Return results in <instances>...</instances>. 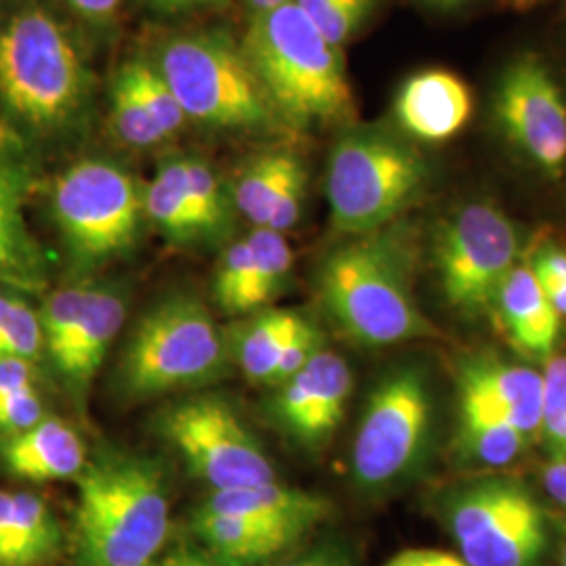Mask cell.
Returning <instances> with one entry per match:
<instances>
[{
	"instance_id": "obj_39",
	"label": "cell",
	"mask_w": 566,
	"mask_h": 566,
	"mask_svg": "<svg viewBox=\"0 0 566 566\" xmlns=\"http://www.w3.org/2000/svg\"><path fill=\"white\" fill-rule=\"evenodd\" d=\"M44 416V403L36 386L21 390L18 395L0 401V437L7 439L20 434L23 430L39 424Z\"/></svg>"
},
{
	"instance_id": "obj_35",
	"label": "cell",
	"mask_w": 566,
	"mask_h": 566,
	"mask_svg": "<svg viewBox=\"0 0 566 566\" xmlns=\"http://www.w3.org/2000/svg\"><path fill=\"white\" fill-rule=\"evenodd\" d=\"M539 437L554 460L566 458V355L546 361Z\"/></svg>"
},
{
	"instance_id": "obj_36",
	"label": "cell",
	"mask_w": 566,
	"mask_h": 566,
	"mask_svg": "<svg viewBox=\"0 0 566 566\" xmlns=\"http://www.w3.org/2000/svg\"><path fill=\"white\" fill-rule=\"evenodd\" d=\"M252 277V252L248 238L231 243L221 256L214 277L217 303L227 313H245V296Z\"/></svg>"
},
{
	"instance_id": "obj_45",
	"label": "cell",
	"mask_w": 566,
	"mask_h": 566,
	"mask_svg": "<svg viewBox=\"0 0 566 566\" xmlns=\"http://www.w3.org/2000/svg\"><path fill=\"white\" fill-rule=\"evenodd\" d=\"M542 481L546 486L547 493L558 502L566 506V458L560 460H552L542 472Z\"/></svg>"
},
{
	"instance_id": "obj_30",
	"label": "cell",
	"mask_w": 566,
	"mask_h": 566,
	"mask_svg": "<svg viewBox=\"0 0 566 566\" xmlns=\"http://www.w3.org/2000/svg\"><path fill=\"white\" fill-rule=\"evenodd\" d=\"M118 72L124 76V81L128 82L133 93L139 97V102L145 105V109L151 114V118L158 122L164 135L168 139L175 137L185 126L187 116L172 88L156 70V65L151 61H126Z\"/></svg>"
},
{
	"instance_id": "obj_37",
	"label": "cell",
	"mask_w": 566,
	"mask_h": 566,
	"mask_svg": "<svg viewBox=\"0 0 566 566\" xmlns=\"http://www.w3.org/2000/svg\"><path fill=\"white\" fill-rule=\"evenodd\" d=\"M324 348V338L322 332L315 324H311L306 317L301 319L298 327L294 329V334L290 336V340L283 348L280 364L275 367L273 380L271 385L280 386L290 380L296 371H301L304 365L308 364L319 350Z\"/></svg>"
},
{
	"instance_id": "obj_12",
	"label": "cell",
	"mask_w": 566,
	"mask_h": 566,
	"mask_svg": "<svg viewBox=\"0 0 566 566\" xmlns=\"http://www.w3.org/2000/svg\"><path fill=\"white\" fill-rule=\"evenodd\" d=\"M160 428L189 472L214 491L277 481L269 453L224 399H185L164 411Z\"/></svg>"
},
{
	"instance_id": "obj_53",
	"label": "cell",
	"mask_w": 566,
	"mask_h": 566,
	"mask_svg": "<svg viewBox=\"0 0 566 566\" xmlns=\"http://www.w3.org/2000/svg\"><path fill=\"white\" fill-rule=\"evenodd\" d=\"M2 7H4V0H0V11H2Z\"/></svg>"
},
{
	"instance_id": "obj_44",
	"label": "cell",
	"mask_w": 566,
	"mask_h": 566,
	"mask_svg": "<svg viewBox=\"0 0 566 566\" xmlns=\"http://www.w3.org/2000/svg\"><path fill=\"white\" fill-rule=\"evenodd\" d=\"M266 566H350V563L343 552H338L334 547H315L304 554H296L292 558Z\"/></svg>"
},
{
	"instance_id": "obj_5",
	"label": "cell",
	"mask_w": 566,
	"mask_h": 566,
	"mask_svg": "<svg viewBox=\"0 0 566 566\" xmlns=\"http://www.w3.org/2000/svg\"><path fill=\"white\" fill-rule=\"evenodd\" d=\"M428 177V163L411 143L378 128H350L327 163L332 224L350 238L390 227L422 196Z\"/></svg>"
},
{
	"instance_id": "obj_38",
	"label": "cell",
	"mask_w": 566,
	"mask_h": 566,
	"mask_svg": "<svg viewBox=\"0 0 566 566\" xmlns=\"http://www.w3.org/2000/svg\"><path fill=\"white\" fill-rule=\"evenodd\" d=\"M304 191H306V168L301 160L283 182L280 198L273 206L269 223L264 229L285 233L287 229H292L294 224L298 223L301 214H303Z\"/></svg>"
},
{
	"instance_id": "obj_22",
	"label": "cell",
	"mask_w": 566,
	"mask_h": 566,
	"mask_svg": "<svg viewBox=\"0 0 566 566\" xmlns=\"http://www.w3.org/2000/svg\"><path fill=\"white\" fill-rule=\"evenodd\" d=\"M191 533L208 556L221 566L269 565L273 558L298 546L282 533L245 521L242 516L196 507Z\"/></svg>"
},
{
	"instance_id": "obj_33",
	"label": "cell",
	"mask_w": 566,
	"mask_h": 566,
	"mask_svg": "<svg viewBox=\"0 0 566 566\" xmlns=\"http://www.w3.org/2000/svg\"><path fill=\"white\" fill-rule=\"evenodd\" d=\"M294 4L338 49L364 28L376 9V0H296Z\"/></svg>"
},
{
	"instance_id": "obj_49",
	"label": "cell",
	"mask_w": 566,
	"mask_h": 566,
	"mask_svg": "<svg viewBox=\"0 0 566 566\" xmlns=\"http://www.w3.org/2000/svg\"><path fill=\"white\" fill-rule=\"evenodd\" d=\"M296 0H248L250 9H252V15L254 13H266V11H273V9H280L285 4H294Z\"/></svg>"
},
{
	"instance_id": "obj_27",
	"label": "cell",
	"mask_w": 566,
	"mask_h": 566,
	"mask_svg": "<svg viewBox=\"0 0 566 566\" xmlns=\"http://www.w3.org/2000/svg\"><path fill=\"white\" fill-rule=\"evenodd\" d=\"M298 163L301 158L294 151H266L245 164L233 185L231 198L254 229L266 227L283 182Z\"/></svg>"
},
{
	"instance_id": "obj_48",
	"label": "cell",
	"mask_w": 566,
	"mask_h": 566,
	"mask_svg": "<svg viewBox=\"0 0 566 566\" xmlns=\"http://www.w3.org/2000/svg\"><path fill=\"white\" fill-rule=\"evenodd\" d=\"M156 9L163 11H189V9H202V7H212L223 0H147Z\"/></svg>"
},
{
	"instance_id": "obj_14",
	"label": "cell",
	"mask_w": 566,
	"mask_h": 566,
	"mask_svg": "<svg viewBox=\"0 0 566 566\" xmlns=\"http://www.w3.org/2000/svg\"><path fill=\"white\" fill-rule=\"evenodd\" d=\"M350 392V367L338 353L322 348L301 371L280 385L273 411L294 441L319 447L334 437L343 422Z\"/></svg>"
},
{
	"instance_id": "obj_34",
	"label": "cell",
	"mask_w": 566,
	"mask_h": 566,
	"mask_svg": "<svg viewBox=\"0 0 566 566\" xmlns=\"http://www.w3.org/2000/svg\"><path fill=\"white\" fill-rule=\"evenodd\" d=\"M88 287L91 285H70L53 292L44 301L41 313L42 340L51 364L60 357L74 332V325L86 304Z\"/></svg>"
},
{
	"instance_id": "obj_17",
	"label": "cell",
	"mask_w": 566,
	"mask_h": 566,
	"mask_svg": "<svg viewBox=\"0 0 566 566\" xmlns=\"http://www.w3.org/2000/svg\"><path fill=\"white\" fill-rule=\"evenodd\" d=\"M200 507L242 516L245 521L282 533L296 544H301L311 531L325 523L332 514V502L325 500L324 495L283 485L280 481L231 491H212Z\"/></svg>"
},
{
	"instance_id": "obj_46",
	"label": "cell",
	"mask_w": 566,
	"mask_h": 566,
	"mask_svg": "<svg viewBox=\"0 0 566 566\" xmlns=\"http://www.w3.org/2000/svg\"><path fill=\"white\" fill-rule=\"evenodd\" d=\"M11 510H13V493L0 491V566H4V560H7Z\"/></svg>"
},
{
	"instance_id": "obj_29",
	"label": "cell",
	"mask_w": 566,
	"mask_h": 566,
	"mask_svg": "<svg viewBox=\"0 0 566 566\" xmlns=\"http://www.w3.org/2000/svg\"><path fill=\"white\" fill-rule=\"evenodd\" d=\"M252 252V277L245 296V313L261 311L283 287L292 269V250L283 233L259 227L248 235Z\"/></svg>"
},
{
	"instance_id": "obj_47",
	"label": "cell",
	"mask_w": 566,
	"mask_h": 566,
	"mask_svg": "<svg viewBox=\"0 0 566 566\" xmlns=\"http://www.w3.org/2000/svg\"><path fill=\"white\" fill-rule=\"evenodd\" d=\"M539 282V280H537ZM547 303L554 306V311L560 315V319L566 317V280L563 282H539Z\"/></svg>"
},
{
	"instance_id": "obj_15",
	"label": "cell",
	"mask_w": 566,
	"mask_h": 566,
	"mask_svg": "<svg viewBox=\"0 0 566 566\" xmlns=\"http://www.w3.org/2000/svg\"><path fill=\"white\" fill-rule=\"evenodd\" d=\"M32 163L20 130L0 120V285L32 287L41 282V250L25 223Z\"/></svg>"
},
{
	"instance_id": "obj_31",
	"label": "cell",
	"mask_w": 566,
	"mask_h": 566,
	"mask_svg": "<svg viewBox=\"0 0 566 566\" xmlns=\"http://www.w3.org/2000/svg\"><path fill=\"white\" fill-rule=\"evenodd\" d=\"M109 120L116 139L133 149H149L168 139L120 72L109 91Z\"/></svg>"
},
{
	"instance_id": "obj_4",
	"label": "cell",
	"mask_w": 566,
	"mask_h": 566,
	"mask_svg": "<svg viewBox=\"0 0 566 566\" xmlns=\"http://www.w3.org/2000/svg\"><path fill=\"white\" fill-rule=\"evenodd\" d=\"M325 311L364 346H392L432 336L409 287L407 248L388 227L334 248L317 273Z\"/></svg>"
},
{
	"instance_id": "obj_16",
	"label": "cell",
	"mask_w": 566,
	"mask_h": 566,
	"mask_svg": "<svg viewBox=\"0 0 566 566\" xmlns=\"http://www.w3.org/2000/svg\"><path fill=\"white\" fill-rule=\"evenodd\" d=\"M460 399L516 426L525 437H539L544 411V371L507 364L491 355L465 359L458 371Z\"/></svg>"
},
{
	"instance_id": "obj_21",
	"label": "cell",
	"mask_w": 566,
	"mask_h": 566,
	"mask_svg": "<svg viewBox=\"0 0 566 566\" xmlns=\"http://www.w3.org/2000/svg\"><path fill=\"white\" fill-rule=\"evenodd\" d=\"M495 313L516 350L539 361L554 357L563 319L547 303L531 264L518 261L507 273L495 301Z\"/></svg>"
},
{
	"instance_id": "obj_52",
	"label": "cell",
	"mask_w": 566,
	"mask_h": 566,
	"mask_svg": "<svg viewBox=\"0 0 566 566\" xmlns=\"http://www.w3.org/2000/svg\"><path fill=\"white\" fill-rule=\"evenodd\" d=\"M560 560H563V566H566V526H565V542H563V554H560Z\"/></svg>"
},
{
	"instance_id": "obj_23",
	"label": "cell",
	"mask_w": 566,
	"mask_h": 566,
	"mask_svg": "<svg viewBox=\"0 0 566 566\" xmlns=\"http://www.w3.org/2000/svg\"><path fill=\"white\" fill-rule=\"evenodd\" d=\"M61 547L63 531L51 506L36 493H13L4 566H49Z\"/></svg>"
},
{
	"instance_id": "obj_20",
	"label": "cell",
	"mask_w": 566,
	"mask_h": 566,
	"mask_svg": "<svg viewBox=\"0 0 566 566\" xmlns=\"http://www.w3.org/2000/svg\"><path fill=\"white\" fill-rule=\"evenodd\" d=\"M0 460L21 481H67L78 479L86 465V447L67 422L44 416L39 424L7 437L0 446Z\"/></svg>"
},
{
	"instance_id": "obj_3",
	"label": "cell",
	"mask_w": 566,
	"mask_h": 566,
	"mask_svg": "<svg viewBox=\"0 0 566 566\" xmlns=\"http://www.w3.org/2000/svg\"><path fill=\"white\" fill-rule=\"evenodd\" d=\"M242 49L283 126L306 130L353 120L355 95L340 49L296 4L254 13Z\"/></svg>"
},
{
	"instance_id": "obj_43",
	"label": "cell",
	"mask_w": 566,
	"mask_h": 566,
	"mask_svg": "<svg viewBox=\"0 0 566 566\" xmlns=\"http://www.w3.org/2000/svg\"><path fill=\"white\" fill-rule=\"evenodd\" d=\"M147 566H221L200 546H181L168 549Z\"/></svg>"
},
{
	"instance_id": "obj_6",
	"label": "cell",
	"mask_w": 566,
	"mask_h": 566,
	"mask_svg": "<svg viewBox=\"0 0 566 566\" xmlns=\"http://www.w3.org/2000/svg\"><path fill=\"white\" fill-rule=\"evenodd\" d=\"M223 332L200 298L175 294L151 306L128 336L118 364L126 399H154L206 385L223 369Z\"/></svg>"
},
{
	"instance_id": "obj_32",
	"label": "cell",
	"mask_w": 566,
	"mask_h": 566,
	"mask_svg": "<svg viewBox=\"0 0 566 566\" xmlns=\"http://www.w3.org/2000/svg\"><path fill=\"white\" fill-rule=\"evenodd\" d=\"M42 346L41 313L20 296L0 292V359L34 364Z\"/></svg>"
},
{
	"instance_id": "obj_2",
	"label": "cell",
	"mask_w": 566,
	"mask_h": 566,
	"mask_svg": "<svg viewBox=\"0 0 566 566\" xmlns=\"http://www.w3.org/2000/svg\"><path fill=\"white\" fill-rule=\"evenodd\" d=\"M93 76L70 32L36 2L0 20V107L7 124L60 135L81 122Z\"/></svg>"
},
{
	"instance_id": "obj_8",
	"label": "cell",
	"mask_w": 566,
	"mask_h": 566,
	"mask_svg": "<svg viewBox=\"0 0 566 566\" xmlns=\"http://www.w3.org/2000/svg\"><path fill=\"white\" fill-rule=\"evenodd\" d=\"M51 212L76 271H95L135 248L145 187L120 164L88 158L65 168L51 189Z\"/></svg>"
},
{
	"instance_id": "obj_1",
	"label": "cell",
	"mask_w": 566,
	"mask_h": 566,
	"mask_svg": "<svg viewBox=\"0 0 566 566\" xmlns=\"http://www.w3.org/2000/svg\"><path fill=\"white\" fill-rule=\"evenodd\" d=\"M76 481V565L147 566L160 556L170 531L163 465L105 449Z\"/></svg>"
},
{
	"instance_id": "obj_42",
	"label": "cell",
	"mask_w": 566,
	"mask_h": 566,
	"mask_svg": "<svg viewBox=\"0 0 566 566\" xmlns=\"http://www.w3.org/2000/svg\"><path fill=\"white\" fill-rule=\"evenodd\" d=\"M124 0H65V4L81 15L82 20L91 23H105L114 20L116 13L120 11Z\"/></svg>"
},
{
	"instance_id": "obj_19",
	"label": "cell",
	"mask_w": 566,
	"mask_h": 566,
	"mask_svg": "<svg viewBox=\"0 0 566 566\" xmlns=\"http://www.w3.org/2000/svg\"><path fill=\"white\" fill-rule=\"evenodd\" d=\"M124 319L126 301L118 290L109 285L88 287L86 304L74 325V332L60 357L53 361L55 371L74 399H82L88 392V386L102 369L109 346L120 334Z\"/></svg>"
},
{
	"instance_id": "obj_25",
	"label": "cell",
	"mask_w": 566,
	"mask_h": 566,
	"mask_svg": "<svg viewBox=\"0 0 566 566\" xmlns=\"http://www.w3.org/2000/svg\"><path fill=\"white\" fill-rule=\"evenodd\" d=\"M303 319L296 311L271 308L254 317L243 327L235 343V359L248 380L256 385H271L283 348Z\"/></svg>"
},
{
	"instance_id": "obj_40",
	"label": "cell",
	"mask_w": 566,
	"mask_h": 566,
	"mask_svg": "<svg viewBox=\"0 0 566 566\" xmlns=\"http://www.w3.org/2000/svg\"><path fill=\"white\" fill-rule=\"evenodd\" d=\"M34 388V364L20 359H0V401Z\"/></svg>"
},
{
	"instance_id": "obj_26",
	"label": "cell",
	"mask_w": 566,
	"mask_h": 566,
	"mask_svg": "<svg viewBox=\"0 0 566 566\" xmlns=\"http://www.w3.org/2000/svg\"><path fill=\"white\" fill-rule=\"evenodd\" d=\"M145 214L170 242H200L187 198L182 158H170L158 166L145 187Z\"/></svg>"
},
{
	"instance_id": "obj_10",
	"label": "cell",
	"mask_w": 566,
	"mask_h": 566,
	"mask_svg": "<svg viewBox=\"0 0 566 566\" xmlns=\"http://www.w3.org/2000/svg\"><path fill=\"white\" fill-rule=\"evenodd\" d=\"M449 533L468 566H539L547 546L546 510L523 483L483 479L446 504Z\"/></svg>"
},
{
	"instance_id": "obj_51",
	"label": "cell",
	"mask_w": 566,
	"mask_h": 566,
	"mask_svg": "<svg viewBox=\"0 0 566 566\" xmlns=\"http://www.w3.org/2000/svg\"><path fill=\"white\" fill-rule=\"evenodd\" d=\"M428 2L439 7H458V4H464L465 0H428Z\"/></svg>"
},
{
	"instance_id": "obj_41",
	"label": "cell",
	"mask_w": 566,
	"mask_h": 566,
	"mask_svg": "<svg viewBox=\"0 0 566 566\" xmlns=\"http://www.w3.org/2000/svg\"><path fill=\"white\" fill-rule=\"evenodd\" d=\"M385 566H468L460 556L443 549L413 547L395 554Z\"/></svg>"
},
{
	"instance_id": "obj_9",
	"label": "cell",
	"mask_w": 566,
	"mask_h": 566,
	"mask_svg": "<svg viewBox=\"0 0 566 566\" xmlns=\"http://www.w3.org/2000/svg\"><path fill=\"white\" fill-rule=\"evenodd\" d=\"M434 403L422 369L405 365L374 386L353 443V476L380 493L407 481L422 464Z\"/></svg>"
},
{
	"instance_id": "obj_11",
	"label": "cell",
	"mask_w": 566,
	"mask_h": 566,
	"mask_svg": "<svg viewBox=\"0 0 566 566\" xmlns=\"http://www.w3.org/2000/svg\"><path fill=\"white\" fill-rule=\"evenodd\" d=\"M521 256V240L506 212L491 203L462 206L434 245V263L447 306L476 319L495 311L507 273Z\"/></svg>"
},
{
	"instance_id": "obj_18",
	"label": "cell",
	"mask_w": 566,
	"mask_h": 566,
	"mask_svg": "<svg viewBox=\"0 0 566 566\" xmlns=\"http://www.w3.org/2000/svg\"><path fill=\"white\" fill-rule=\"evenodd\" d=\"M472 116V93L447 70H424L403 82L395 97V118L418 142L443 143L455 137Z\"/></svg>"
},
{
	"instance_id": "obj_7",
	"label": "cell",
	"mask_w": 566,
	"mask_h": 566,
	"mask_svg": "<svg viewBox=\"0 0 566 566\" xmlns=\"http://www.w3.org/2000/svg\"><path fill=\"white\" fill-rule=\"evenodd\" d=\"M151 63L172 88L187 120L235 130L277 124L242 42L227 34H177L164 42Z\"/></svg>"
},
{
	"instance_id": "obj_13",
	"label": "cell",
	"mask_w": 566,
	"mask_h": 566,
	"mask_svg": "<svg viewBox=\"0 0 566 566\" xmlns=\"http://www.w3.org/2000/svg\"><path fill=\"white\" fill-rule=\"evenodd\" d=\"M493 116L510 145L549 179L566 168V99L535 53L507 63L493 93Z\"/></svg>"
},
{
	"instance_id": "obj_24",
	"label": "cell",
	"mask_w": 566,
	"mask_h": 566,
	"mask_svg": "<svg viewBox=\"0 0 566 566\" xmlns=\"http://www.w3.org/2000/svg\"><path fill=\"white\" fill-rule=\"evenodd\" d=\"M458 443L465 460L486 468H502L521 458L528 437L504 418L460 399Z\"/></svg>"
},
{
	"instance_id": "obj_50",
	"label": "cell",
	"mask_w": 566,
	"mask_h": 566,
	"mask_svg": "<svg viewBox=\"0 0 566 566\" xmlns=\"http://www.w3.org/2000/svg\"><path fill=\"white\" fill-rule=\"evenodd\" d=\"M512 7H516V9H531V7H535V4H539L542 0H507Z\"/></svg>"
},
{
	"instance_id": "obj_28",
	"label": "cell",
	"mask_w": 566,
	"mask_h": 566,
	"mask_svg": "<svg viewBox=\"0 0 566 566\" xmlns=\"http://www.w3.org/2000/svg\"><path fill=\"white\" fill-rule=\"evenodd\" d=\"M185 163V185L187 198L193 212V221L200 240L221 238L231 223V203L233 198L227 196L223 182L217 170L202 158H182Z\"/></svg>"
}]
</instances>
